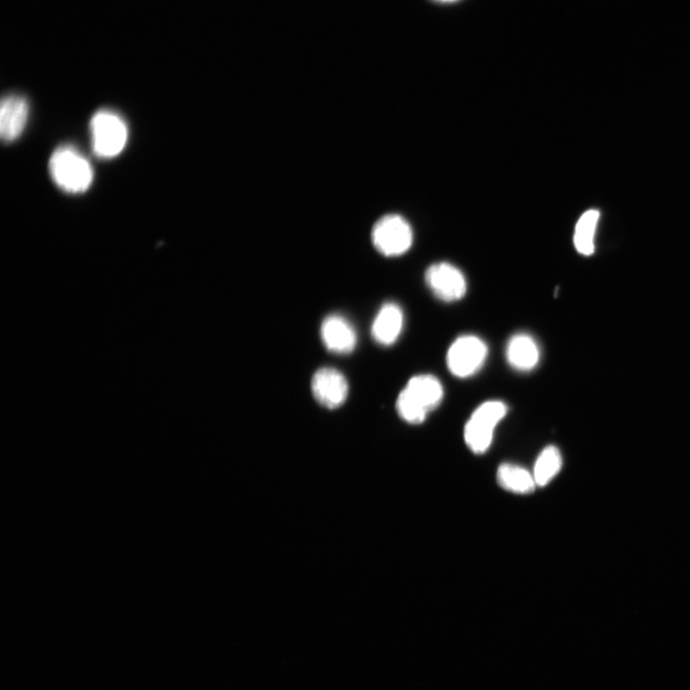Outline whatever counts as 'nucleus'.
<instances>
[{"instance_id":"5","label":"nucleus","mask_w":690,"mask_h":690,"mask_svg":"<svg viewBox=\"0 0 690 690\" xmlns=\"http://www.w3.org/2000/svg\"><path fill=\"white\" fill-rule=\"evenodd\" d=\"M371 240L375 249L384 257L397 258L412 248L413 232L406 219L389 214L374 224Z\"/></svg>"},{"instance_id":"12","label":"nucleus","mask_w":690,"mask_h":690,"mask_svg":"<svg viewBox=\"0 0 690 690\" xmlns=\"http://www.w3.org/2000/svg\"><path fill=\"white\" fill-rule=\"evenodd\" d=\"M539 345L529 334L520 333L509 340L506 347L507 362L521 372L534 369L540 362Z\"/></svg>"},{"instance_id":"6","label":"nucleus","mask_w":690,"mask_h":690,"mask_svg":"<svg viewBox=\"0 0 690 690\" xmlns=\"http://www.w3.org/2000/svg\"><path fill=\"white\" fill-rule=\"evenodd\" d=\"M488 356L487 344L477 336L458 338L447 353V366L458 378H469L484 367Z\"/></svg>"},{"instance_id":"15","label":"nucleus","mask_w":690,"mask_h":690,"mask_svg":"<svg viewBox=\"0 0 690 690\" xmlns=\"http://www.w3.org/2000/svg\"><path fill=\"white\" fill-rule=\"evenodd\" d=\"M600 213L595 209L588 210L578 220L574 242L580 254L592 255L595 251V235Z\"/></svg>"},{"instance_id":"1","label":"nucleus","mask_w":690,"mask_h":690,"mask_svg":"<svg viewBox=\"0 0 690 690\" xmlns=\"http://www.w3.org/2000/svg\"><path fill=\"white\" fill-rule=\"evenodd\" d=\"M443 397L444 389L437 377L430 374L417 375L399 395L396 410L404 422L422 424L431 412L438 409Z\"/></svg>"},{"instance_id":"10","label":"nucleus","mask_w":690,"mask_h":690,"mask_svg":"<svg viewBox=\"0 0 690 690\" xmlns=\"http://www.w3.org/2000/svg\"><path fill=\"white\" fill-rule=\"evenodd\" d=\"M325 348L336 354H349L357 345V334L352 324L339 314L327 317L321 329Z\"/></svg>"},{"instance_id":"2","label":"nucleus","mask_w":690,"mask_h":690,"mask_svg":"<svg viewBox=\"0 0 690 690\" xmlns=\"http://www.w3.org/2000/svg\"><path fill=\"white\" fill-rule=\"evenodd\" d=\"M50 172L55 185L69 194L86 192L94 181L91 163L69 145L59 147L52 154Z\"/></svg>"},{"instance_id":"14","label":"nucleus","mask_w":690,"mask_h":690,"mask_svg":"<svg viewBox=\"0 0 690 690\" xmlns=\"http://www.w3.org/2000/svg\"><path fill=\"white\" fill-rule=\"evenodd\" d=\"M562 456L555 446H548L537 458L533 477L539 487L549 485L562 468Z\"/></svg>"},{"instance_id":"11","label":"nucleus","mask_w":690,"mask_h":690,"mask_svg":"<svg viewBox=\"0 0 690 690\" xmlns=\"http://www.w3.org/2000/svg\"><path fill=\"white\" fill-rule=\"evenodd\" d=\"M404 327V313L395 304H386L379 310L371 326V335L375 341L389 347L396 342Z\"/></svg>"},{"instance_id":"3","label":"nucleus","mask_w":690,"mask_h":690,"mask_svg":"<svg viewBox=\"0 0 690 690\" xmlns=\"http://www.w3.org/2000/svg\"><path fill=\"white\" fill-rule=\"evenodd\" d=\"M91 133L94 153L103 159L118 156L128 141V128L123 118L110 110L98 111L93 116Z\"/></svg>"},{"instance_id":"13","label":"nucleus","mask_w":690,"mask_h":690,"mask_svg":"<svg viewBox=\"0 0 690 690\" xmlns=\"http://www.w3.org/2000/svg\"><path fill=\"white\" fill-rule=\"evenodd\" d=\"M497 478L501 487L519 495L531 494L537 486L533 474L515 464L501 465Z\"/></svg>"},{"instance_id":"7","label":"nucleus","mask_w":690,"mask_h":690,"mask_svg":"<svg viewBox=\"0 0 690 690\" xmlns=\"http://www.w3.org/2000/svg\"><path fill=\"white\" fill-rule=\"evenodd\" d=\"M428 288L444 303L458 302L468 293V281L457 267L447 262L433 264L425 274Z\"/></svg>"},{"instance_id":"16","label":"nucleus","mask_w":690,"mask_h":690,"mask_svg":"<svg viewBox=\"0 0 690 690\" xmlns=\"http://www.w3.org/2000/svg\"><path fill=\"white\" fill-rule=\"evenodd\" d=\"M433 2H437L439 4H454L458 2V0H433Z\"/></svg>"},{"instance_id":"4","label":"nucleus","mask_w":690,"mask_h":690,"mask_svg":"<svg viewBox=\"0 0 690 690\" xmlns=\"http://www.w3.org/2000/svg\"><path fill=\"white\" fill-rule=\"evenodd\" d=\"M507 414V406L501 401H487L472 414L464 429V440L475 454H485L489 449L495 429Z\"/></svg>"},{"instance_id":"9","label":"nucleus","mask_w":690,"mask_h":690,"mask_svg":"<svg viewBox=\"0 0 690 690\" xmlns=\"http://www.w3.org/2000/svg\"><path fill=\"white\" fill-rule=\"evenodd\" d=\"M28 115L29 104L23 96L10 95L3 98L0 104V137L5 143H12L22 136Z\"/></svg>"},{"instance_id":"8","label":"nucleus","mask_w":690,"mask_h":690,"mask_svg":"<svg viewBox=\"0 0 690 690\" xmlns=\"http://www.w3.org/2000/svg\"><path fill=\"white\" fill-rule=\"evenodd\" d=\"M312 393L322 406L338 409L348 399L349 383L344 375L331 368L319 369L313 374L311 382Z\"/></svg>"}]
</instances>
